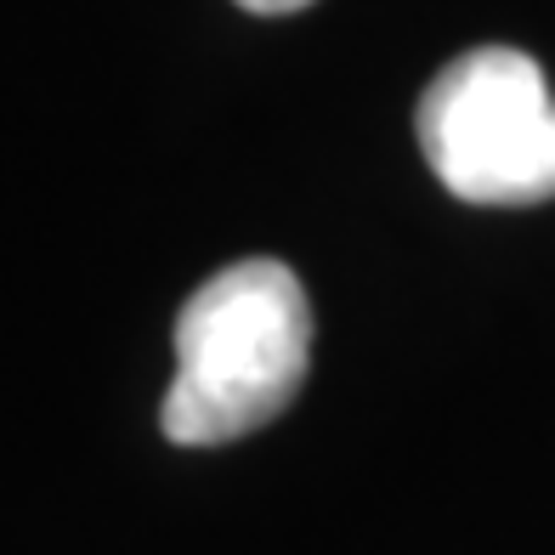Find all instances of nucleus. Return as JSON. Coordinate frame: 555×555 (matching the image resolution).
Returning <instances> with one entry per match:
<instances>
[{
	"label": "nucleus",
	"instance_id": "1",
	"mask_svg": "<svg viewBox=\"0 0 555 555\" xmlns=\"http://www.w3.org/2000/svg\"><path fill=\"white\" fill-rule=\"evenodd\" d=\"M312 363V307L284 261H238L176 312V380L159 425L182 448H221L295 402Z\"/></svg>",
	"mask_w": 555,
	"mask_h": 555
},
{
	"label": "nucleus",
	"instance_id": "2",
	"mask_svg": "<svg viewBox=\"0 0 555 555\" xmlns=\"http://www.w3.org/2000/svg\"><path fill=\"white\" fill-rule=\"evenodd\" d=\"M414 137L437 182L465 205L555 198V103L544 68L516 46L453 57L420 96Z\"/></svg>",
	"mask_w": 555,
	"mask_h": 555
},
{
	"label": "nucleus",
	"instance_id": "3",
	"mask_svg": "<svg viewBox=\"0 0 555 555\" xmlns=\"http://www.w3.org/2000/svg\"><path fill=\"white\" fill-rule=\"evenodd\" d=\"M244 12H261V17H284V12H300V7H312V0H238Z\"/></svg>",
	"mask_w": 555,
	"mask_h": 555
}]
</instances>
